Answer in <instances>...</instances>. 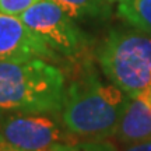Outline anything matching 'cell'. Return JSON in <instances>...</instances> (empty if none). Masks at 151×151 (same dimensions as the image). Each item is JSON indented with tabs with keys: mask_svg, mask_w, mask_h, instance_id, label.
Here are the masks:
<instances>
[{
	"mask_svg": "<svg viewBox=\"0 0 151 151\" xmlns=\"http://www.w3.org/2000/svg\"><path fill=\"white\" fill-rule=\"evenodd\" d=\"M71 18L83 17H105L109 14L106 0H52Z\"/></svg>",
	"mask_w": 151,
	"mask_h": 151,
	"instance_id": "9",
	"label": "cell"
},
{
	"mask_svg": "<svg viewBox=\"0 0 151 151\" xmlns=\"http://www.w3.org/2000/svg\"><path fill=\"white\" fill-rule=\"evenodd\" d=\"M78 141L62 122L45 113L0 115V151H52L55 146Z\"/></svg>",
	"mask_w": 151,
	"mask_h": 151,
	"instance_id": "4",
	"label": "cell"
},
{
	"mask_svg": "<svg viewBox=\"0 0 151 151\" xmlns=\"http://www.w3.org/2000/svg\"><path fill=\"white\" fill-rule=\"evenodd\" d=\"M109 4H112V3H122V1H124V0H106Z\"/></svg>",
	"mask_w": 151,
	"mask_h": 151,
	"instance_id": "13",
	"label": "cell"
},
{
	"mask_svg": "<svg viewBox=\"0 0 151 151\" xmlns=\"http://www.w3.org/2000/svg\"><path fill=\"white\" fill-rule=\"evenodd\" d=\"M18 17L58 55L76 58L90 45L88 37L77 27L74 18L52 0H41Z\"/></svg>",
	"mask_w": 151,
	"mask_h": 151,
	"instance_id": "5",
	"label": "cell"
},
{
	"mask_svg": "<svg viewBox=\"0 0 151 151\" xmlns=\"http://www.w3.org/2000/svg\"><path fill=\"white\" fill-rule=\"evenodd\" d=\"M120 151H151V140L123 144V148Z\"/></svg>",
	"mask_w": 151,
	"mask_h": 151,
	"instance_id": "12",
	"label": "cell"
},
{
	"mask_svg": "<svg viewBox=\"0 0 151 151\" xmlns=\"http://www.w3.org/2000/svg\"><path fill=\"white\" fill-rule=\"evenodd\" d=\"M115 136L122 144L151 140V105L141 94L129 97Z\"/></svg>",
	"mask_w": 151,
	"mask_h": 151,
	"instance_id": "7",
	"label": "cell"
},
{
	"mask_svg": "<svg viewBox=\"0 0 151 151\" xmlns=\"http://www.w3.org/2000/svg\"><path fill=\"white\" fill-rule=\"evenodd\" d=\"M58 60L59 55L29 29L18 16L0 13V60Z\"/></svg>",
	"mask_w": 151,
	"mask_h": 151,
	"instance_id": "6",
	"label": "cell"
},
{
	"mask_svg": "<svg viewBox=\"0 0 151 151\" xmlns=\"http://www.w3.org/2000/svg\"><path fill=\"white\" fill-rule=\"evenodd\" d=\"M129 97L115 84H105L90 63L66 86L60 122L78 140L115 136Z\"/></svg>",
	"mask_w": 151,
	"mask_h": 151,
	"instance_id": "1",
	"label": "cell"
},
{
	"mask_svg": "<svg viewBox=\"0 0 151 151\" xmlns=\"http://www.w3.org/2000/svg\"><path fill=\"white\" fill-rule=\"evenodd\" d=\"M52 151H118V148L105 140H78L74 143L58 144Z\"/></svg>",
	"mask_w": 151,
	"mask_h": 151,
	"instance_id": "10",
	"label": "cell"
},
{
	"mask_svg": "<svg viewBox=\"0 0 151 151\" xmlns=\"http://www.w3.org/2000/svg\"><path fill=\"white\" fill-rule=\"evenodd\" d=\"M119 14L130 25L151 37V0H124L119 3Z\"/></svg>",
	"mask_w": 151,
	"mask_h": 151,
	"instance_id": "8",
	"label": "cell"
},
{
	"mask_svg": "<svg viewBox=\"0 0 151 151\" xmlns=\"http://www.w3.org/2000/svg\"><path fill=\"white\" fill-rule=\"evenodd\" d=\"M65 91V76L48 60H0V115H56L62 109Z\"/></svg>",
	"mask_w": 151,
	"mask_h": 151,
	"instance_id": "2",
	"label": "cell"
},
{
	"mask_svg": "<svg viewBox=\"0 0 151 151\" xmlns=\"http://www.w3.org/2000/svg\"><path fill=\"white\" fill-rule=\"evenodd\" d=\"M41 0H0V13L20 16Z\"/></svg>",
	"mask_w": 151,
	"mask_h": 151,
	"instance_id": "11",
	"label": "cell"
},
{
	"mask_svg": "<svg viewBox=\"0 0 151 151\" xmlns=\"http://www.w3.org/2000/svg\"><path fill=\"white\" fill-rule=\"evenodd\" d=\"M97 59L112 84L127 97L151 87V37L113 29L97 49Z\"/></svg>",
	"mask_w": 151,
	"mask_h": 151,
	"instance_id": "3",
	"label": "cell"
}]
</instances>
